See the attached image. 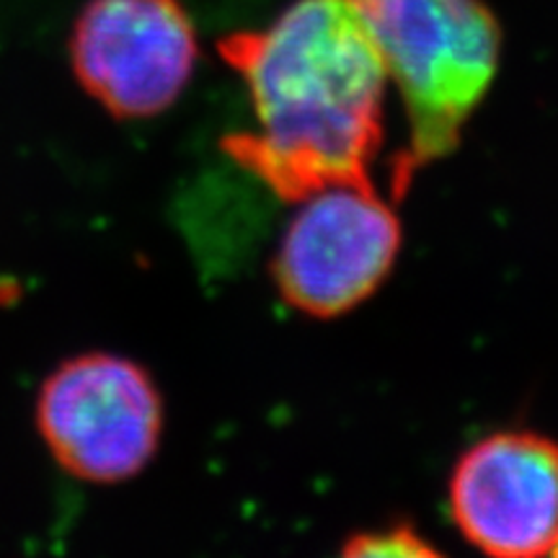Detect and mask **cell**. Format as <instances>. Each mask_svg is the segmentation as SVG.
Wrapping results in <instances>:
<instances>
[{"instance_id":"3957f363","label":"cell","mask_w":558,"mask_h":558,"mask_svg":"<svg viewBox=\"0 0 558 558\" xmlns=\"http://www.w3.org/2000/svg\"><path fill=\"white\" fill-rule=\"evenodd\" d=\"M34 422L47 452L70 476L96 486L124 484L156 458L163 399L135 360L83 352L41 383Z\"/></svg>"},{"instance_id":"52a82bcc","label":"cell","mask_w":558,"mask_h":558,"mask_svg":"<svg viewBox=\"0 0 558 558\" xmlns=\"http://www.w3.org/2000/svg\"><path fill=\"white\" fill-rule=\"evenodd\" d=\"M341 554L352 558H378V556H437V546L424 538L414 525L396 522L380 530L349 535Z\"/></svg>"},{"instance_id":"8992f818","label":"cell","mask_w":558,"mask_h":558,"mask_svg":"<svg viewBox=\"0 0 558 558\" xmlns=\"http://www.w3.org/2000/svg\"><path fill=\"white\" fill-rule=\"evenodd\" d=\"M450 514L481 554L533 558L558 548V442L535 432H494L460 456Z\"/></svg>"},{"instance_id":"6da1fadb","label":"cell","mask_w":558,"mask_h":558,"mask_svg":"<svg viewBox=\"0 0 558 558\" xmlns=\"http://www.w3.org/2000/svg\"><path fill=\"white\" fill-rule=\"evenodd\" d=\"M220 58L246 83L256 128L222 150L279 199L329 186L375 190L388 68L349 0H295L264 29L228 34Z\"/></svg>"},{"instance_id":"5b68a950","label":"cell","mask_w":558,"mask_h":558,"mask_svg":"<svg viewBox=\"0 0 558 558\" xmlns=\"http://www.w3.org/2000/svg\"><path fill=\"white\" fill-rule=\"evenodd\" d=\"M271 277L292 308L337 318L380 288L401 251V220L375 190L329 186L298 202Z\"/></svg>"},{"instance_id":"ba28073f","label":"cell","mask_w":558,"mask_h":558,"mask_svg":"<svg viewBox=\"0 0 558 558\" xmlns=\"http://www.w3.org/2000/svg\"><path fill=\"white\" fill-rule=\"evenodd\" d=\"M554 556H558V548H556V554H554Z\"/></svg>"},{"instance_id":"277c9868","label":"cell","mask_w":558,"mask_h":558,"mask_svg":"<svg viewBox=\"0 0 558 558\" xmlns=\"http://www.w3.org/2000/svg\"><path fill=\"white\" fill-rule=\"evenodd\" d=\"M70 70L114 120H150L179 101L199 60L181 0H88L68 39Z\"/></svg>"},{"instance_id":"7a4b0ae2","label":"cell","mask_w":558,"mask_h":558,"mask_svg":"<svg viewBox=\"0 0 558 558\" xmlns=\"http://www.w3.org/2000/svg\"><path fill=\"white\" fill-rule=\"evenodd\" d=\"M373 34L407 114L390 194L450 156L499 68L501 29L484 0H349Z\"/></svg>"}]
</instances>
